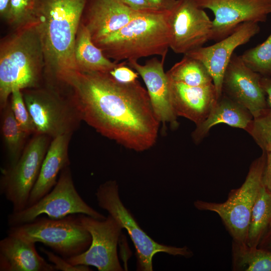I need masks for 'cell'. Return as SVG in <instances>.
<instances>
[{
	"label": "cell",
	"mask_w": 271,
	"mask_h": 271,
	"mask_svg": "<svg viewBox=\"0 0 271 271\" xmlns=\"http://www.w3.org/2000/svg\"><path fill=\"white\" fill-rule=\"evenodd\" d=\"M81 120L103 136L137 152L156 143L160 122L138 80L123 83L108 72L77 71L61 84Z\"/></svg>",
	"instance_id": "6da1fadb"
},
{
	"label": "cell",
	"mask_w": 271,
	"mask_h": 271,
	"mask_svg": "<svg viewBox=\"0 0 271 271\" xmlns=\"http://www.w3.org/2000/svg\"><path fill=\"white\" fill-rule=\"evenodd\" d=\"M87 2L38 0L35 23L43 48L48 84L58 86L78 71L74 45Z\"/></svg>",
	"instance_id": "7a4b0ae2"
},
{
	"label": "cell",
	"mask_w": 271,
	"mask_h": 271,
	"mask_svg": "<svg viewBox=\"0 0 271 271\" xmlns=\"http://www.w3.org/2000/svg\"><path fill=\"white\" fill-rule=\"evenodd\" d=\"M45 61L35 23L14 30L0 43V108L12 92L42 86Z\"/></svg>",
	"instance_id": "3957f363"
},
{
	"label": "cell",
	"mask_w": 271,
	"mask_h": 271,
	"mask_svg": "<svg viewBox=\"0 0 271 271\" xmlns=\"http://www.w3.org/2000/svg\"><path fill=\"white\" fill-rule=\"evenodd\" d=\"M169 17L167 10L138 11L123 27L94 44L117 63L153 55L164 60L170 48Z\"/></svg>",
	"instance_id": "277c9868"
},
{
	"label": "cell",
	"mask_w": 271,
	"mask_h": 271,
	"mask_svg": "<svg viewBox=\"0 0 271 271\" xmlns=\"http://www.w3.org/2000/svg\"><path fill=\"white\" fill-rule=\"evenodd\" d=\"M266 153L251 163L242 185L229 192L227 199L221 203L196 200L194 205L200 210L217 214L232 238V241L246 244L248 228L253 206L263 185L262 177Z\"/></svg>",
	"instance_id": "5b68a950"
},
{
	"label": "cell",
	"mask_w": 271,
	"mask_h": 271,
	"mask_svg": "<svg viewBox=\"0 0 271 271\" xmlns=\"http://www.w3.org/2000/svg\"><path fill=\"white\" fill-rule=\"evenodd\" d=\"M7 232L29 242H40L65 259L83 252L91 242L78 214L61 218L40 216L31 222L10 226Z\"/></svg>",
	"instance_id": "8992f818"
},
{
	"label": "cell",
	"mask_w": 271,
	"mask_h": 271,
	"mask_svg": "<svg viewBox=\"0 0 271 271\" xmlns=\"http://www.w3.org/2000/svg\"><path fill=\"white\" fill-rule=\"evenodd\" d=\"M95 196L98 205L107 211L127 230L136 250L138 270L152 271L153 258L159 252L186 258L192 256V251L186 246L180 247L166 245L157 242L150 237L122 203L116 181L110 180L100 185Z\"/></svg>",
	"instance_id": "52a82bcc"
},
{
	"label": "cell",
	"mask_w": 271,
	"mask_h": 271,
	"mask_svg": "<svg viewBox=\"0 0 271 271\" xmlns=\"http://www.w3.org/2000/svg\"><path fill=\"white\" fill-rule=\"evenodd\" d=\"M22 91L36 133L53 139L72 134L78 127L81 119L69 98L61 90L47 84Z\"/></svg>",
	"instance_id": "ba28073f"
},
{
	"label": "cell",
	"mask_w": 271,
	"mask_h": 271,
	"mask_svg": "<svg viewBox=\"0 0 271 271\" xmlns=\"http://www.w3.org/2000/svg\"><path fill=\"white\" fill-rule=\"evenodd\" d=\"M83 214L103 220L106 217L87 204L75 188L69 166L60 172L52 189L39 201L23 210L12 212L8 216L9 226L33 221L42 215L52 218H61L71 214Z\"/></svg>",
	"instance_id": "9c48e42d"
},
{
	"label": "cell",
	"mask_w": 271,
	"mask_h": 271,
	"mask_svg": "<svg viewBox=\"0 0 271 271\" xmlns=\"http://www.w3.org/2000/svg\"><path fill=\"white\" fill-rule=\"evenodd\" d=\"M34 135L16 164L2 170L0 193L11 203L13 212L27 206L51 143L46 135Z\"/></svg>",
	"instance_id": "30bf717a"
},
{
	"label": "cell",
	"mask_w": 271,
	"mask_h": 271,
	"mask_svg": "<svg viewBox=\"0 0 271 271\" xmlns=\"http://www.w3.org/2000/svg\"><path fill=\"white\" fill-rule=\"evenodd\" d=\"M78 217L89 232L91 242L85 251L66 260L73 265L93 266L99 271L123 270L117 251L122 226L109 214L103 220L83 214Z\"/></svg>",
	"instance_id": "8fae6325"
},
{
	"label": "cell",
	"mask_w": 271,
	"mask_h": 271,
	"mask_svg": "<svg viewBox=\"0 0 271 271\" xmlns=\"http://www.w3.org/2000/svg\"><path fill=\"white\" fill-rule=\"evenodd\" d=\"M169 22L170 48L177 54H187L211 40L212 21L195 0H177Z\"/></svg>",
	"instance_id": "7c38bea8"
},
{
	"label": "cell",
	"mask_w": 271,
	"mask_h": 271,
	"mask_svg": "<svg viewBox=\"0 0 271 271\" xmlns=\"http://www.w3.org/2000/svg\"><path fill=\"white\" fill-rule=\"evenodd\" d=\"M201 9L214 16L211 40L219 41L245 22H266L271 14V0H195Z\"/></svg>",
	"instance_id": "4fadbf2b"
},
{
	"label": "cell",
	"mask_w": 271,
	"mask_h": 271,
	"mask_svg": "<svg viewBox=\"0 0 271 271\" xmlns=\"http://www.w3.org/2000/svg\"><path fill=\"white\" fill-rule=\"evenodd\" d=\"M261 77L245 65L240 56L233 54L223 79L222 93L245 107L253 118L268 112Z\"/></svg>",
	"instance_id": "5bb4252c"
},
{
	"label": "cell",
	"mask_w": 271,
	"mask_h": 271,
	"mask_svg": "<svg viewBox=\"0 0 271 271\" xmlns=\"http://www.w3.org/2000/svg\"><path fill=\"white\" fill-rule=\"evenodd\" d=\"M260 31L258 24L245 22L238 25L226 37L215 44L201 47L185 54L201 61L213 79L217 100L222 94V83L226 69L238 47L247 43Z\"/></svg>",
	"instance_id": "9a60e30c"
},
{
	"label": "cell",
	"mask_w": 271,
	"mask_h": 271,
	"mask_svg": "<svg viewBox=\"0 0 271 271\" xmlns=\"http://www.w3.org/2000/svg\"><path fill=\"white\" fill-rule=\"evenodd\" d=\"M164 61L153 58L141 64L137 60H130L127 65L143 79L153 109L160 123H169L176 127L177 115L172 106L170 81L164 71Z\"/></svg>",
	"instance_id": "2e32d148"
},
{
	"label": "cell",
	"mask_w": 271,
	"mask_h": 271,
	"mask_svg": "<svg viewBox=\"0 0 271 271\" xmlns=\"http://www.w3.org/2000/svg\"><path fill=\"white\" fill-rule=\"evenodd\" d=\"M138 11L117 0H87L81 22L95 43L123 27Z\"/></svg>",
	"instance_id": "e0dca14e"
},
{
	"label": "cell",
	"mask_w": 271,
	"mask_h": 271,
	"mask_svg": "<svg viewBox=\"0 0 271 271\" xmlns=\"http://www.w3.org/2000/svg\"><path fill=\"white\" fill-rule=\"evenodd\" d=\"M169 81L172 103L176 115L192 121L196 125L202 123L217 100L213 83L192 86Z\"/></svg>",
	"instance_id": "ac0fdd59"
},
{
	"label": "cell",
	"mask_w": 271,
	"mask_h": 271,
	"mask_svg": "<svg viewBox=\"0 0 271 271\" xmlns=\"http://www.w3.org/2000/svg\"><path fill=\"white\" fill-rule=\"evenodd\" d=\"M1 271H55L37 252L36 243L7 235L0 240Z\"/></svg>",
	"instance_id": "d6986e66"
},
{
	"label": "cell",
	"mask_w": 271,
	"mask_h": 271,
	"mask_svg": "<svg viewBox=\"0 0 271 271\" xmlns=\"http://www.w3.org/2000/svg\"><path fill=\"white\" fill-rule=\"evenodd\" d=\"M72 134H63L51 141L27 206L33 205L48 193L56 185L61 171L70 166L68 147Z\"/></svg>",
	"instance_id": "ffe728a7"
},
{
	"label": "cell",
	"mask_w": 271,
	"mask_h": 271,
	"mask_svg": "<svg viewBox=\"0 0 271 271\" xmlns=\"http://www.w3.org/2000/svg\"><path fill=\"white\" fill-rule=\"evenodd\" d=\"M253 118L248 110L222 93L207 117L196 125L192 137L194 141L199 142L212 126L219 123L246 130Z\"/></svg>",
	"instance_id": "44dd1931"
},
{
	"label": "cell",
	"mask_w": 271,
	"mask_h": 271,
	"mask_svg": "<svg viewBox=\"0 0 271 271\" xmlns=\"http://www.w3.org/2000/svg\"><path fill=\"white\" fill-rule=\"evenodd\" d=\"M74 57L79 71L109 72L119 63L107 58L93 43L88 30L81 22L75 42Z\"/></svg>",
	"instance_id": "7402d4cb"
},
{
	"label": "cell",
	"mask_w": 271,
	"mask_h": 271,
	"mask_svg": "<svg viewBox=\"0 0 271 271\" xmlns=\"http://www.w3.org/2000/svg\"><path fill=\"white\" fill-rule=\"evenodd\" d=\"M270 227L271 194L262 185L251 213L246 244L257 247Z\"/></svg>",
	"instance_id": "603a6c76"
},
{
	"label": "cell",
	"mask_w": 271,
	"mask_h": 271,
	"mask_svg": "<svg viewBox=\"0 0 271 271\" xmlns=\"http://www.w3.org/2000/svg\"><path fill=\"white\" fill-rule=\"evenodd\" d=\"M1 110V132L9 159L8 167L14 165L20 157L29 136L20 127L13 113L10 100Z\"/></svg>",
	"instance_id": "cb8c5ba5"
},
{
	"label": "cell",
	"mask_w": 271,
	"mask_h": 271,
	"mask_svg": "<svg viewBox=\"0 0 271 271\" xmlns=\"http://www.w3.org/2000/svg\"><path fill=\"white\" fill-rule=\"evenodd\" d=\"M232 270L271 271V250L232 242Z\"/></svg>",
	"instance_id": "d4e9b609"
},
{
	"label": "cell",
	"mask_w": 271,
	"mask_h": 271,
	"mask_svg": "<svg viewBox=\"0 0 271 271\" xmlns=\"http://www.w3.org/2000/svg\"><path fill=\"white\" fill-rule=\"evenodd\" d=\"M166 74L170 80L189 86H203L213 83L205 65L199 60L186 55Z\"/></svg>",
	"instance_id": "484cf974"
},
{
	"label": "cell",
	"mask_w": 271,
	"mask_h": 271,
	"mask_svg": "<svg viewBox=\"0 0 271 271\" xmlns=\"http://www.w3.org/2000/svg\"><path fill=\"white\" fill-rule=\"evenodd\" d=\"M245 65L262 76L271 77V33L259 45L240 56Z\"/></svg>",
	"instance_id": "4316f807"
},
{
	"label": "cell",
	"mask_w": 271,
	"mask_h": 271,
	"mask_svg": "<svg viewBox=\"0 0 271 271\" xmlns=\"http://www.w3.org/2000/svg\"><path fill=\"white\" fill-rule=\"evenodd\" d=\"M38 0H11L5 19L14 30L35 23Z\"/></svg>",
	"instance_id": "83f0119b"
},
{
	"label": "cell",
	"mask_w": 271,
	"mask_h": 271,
	"mask_svg": "<svg viewBox=\"0 0 271 271\" xmlns=\"http://www.w3.org/2000/svg\"><path fill=\"white\" fill-rule=\"evenodd\" d=\"M246 131L262 152H271V116L268 113L253 118Z\"/></svg>",
	"instance_id": "f1b7e54d"
},
{
	"label": "cell",
	"mask_w": 271,
	"mask_h": 271,
	"mask_svg": "<svg viewBox=\"0 0 271 271\" xmlns=\"http://www.w3.org/2000/svg\"><path fill=\"white\" fill-rule=\"evenodd\" d=\"M10 102L14 115L20 127L29 135L35 134L36 127L26 106L22 91L14 90L11 95Z\"/></svg>",
	"instance_id": "f546056e"
},
{
	"label": "cell",
	"mask_w": 271,
	"mask_h": 271,
	"mask_svg": "<svg viewBox=\"0 0 271 271\" xmlns=\"http://www.w3.org/2000/svg\"><path fill=\"white\" fill-rule=\"evenodd\" d=\"M40 250L46 255L48 261L54 266L56 270L62 271H89V266L85 265H73L69 263L66 259L53 251L48 250L44 248H40Z\"/></svg>",
	"instance_id": "4dcf8cb0"
},
{
	"label": "cell",
	"mask_w": 271,
	"mask_h": 271,
	"mask_svg": "<svg viewBox=\"0 0 271 271\" xmlns=\"http://www.w3.org/2000/svg\"><path fill=\"white\" fill-rule=\"evenodd\" d=\"M126 65L127 63L125 61L119 63L108 73L115 80L121 83H129L138 80L139 74Z\"/></svg>",
	"instance_id": "1f68e13d"
},
{
	"label": "cell",
	"mask_w": 271,
	"mask_h": 271,
	"mask_svg": "<svg viewBox=\"0 0 271 271\" xmlns=\"http://www.w3.org/2000/svg\"><path fill=\"white\" fill-rule=\"evenodd\" d=\"M262 183L265 189L271 194V152L266 153V159L263 174Z\"/></svg>",
	"instance_id": "d6a6232c"
},
{
	"label": "cell",
	"mask_w": 271,
	"mask_h": 271,
	"mask_svg": "<svg viewBox=\"0 0 271 271\" xmlns=\"http://www.w3.org/2000/svg\"><path fill=\"white\" fill-rule=\"evenodd\" d=\"M129 8L137 11L156 9L146 0H117ZM158 10V9H157Z\"/></svg>",
	"instance_id": "836d02e7"
},
{
	"label": "cell",
	"mask_w": 271,
	"mask_h": 271,
	"mask_svg": "<svg viewBox=\"0 0 271 271\" xmlns=\"http://www.w3.org/2000/svg\"><path fill=\"white\" fill-rule=\"evenodd\" d=\"M260 84L266 96L268 107V114L271 116V77L261 76Z\"/></svg>",
	"instance_id": "e575fe53"
},
{
	"label": "cell",
	"mask_w": 271,
	"mask_h": 271,
	"mask_svg": "<svg viewBox=\"0 0 271 271\" xmlns=\"http://www.w3.org/2000/svg\"><path fill=\"white\" fill-rule=\"evenodd\" d=\"M154 8L160 10H171L177 0H146Z\"/></svg>",
	"instance_id": "d590c367"
},
{
	"label": "cell",
	"mask_w": 271,
	"mask_h": 271,
	"mask_svg": "<svg viewBox=\"0 0 271 271\" xmlns=\"http://www.w3.org/2000/svg\"><path fill=\"white\" fill-rule=\"evenodd\" d=\"M257 247L262 249L271 250V227L263 236Z\"/></svg>",
	"instance_id": "8d00e7d4"
},
{
	"label": "cell",
	"mask_w": 271,
	"mask_h": 271,
	"mask_svg": "<svg viewBox=\"0 0 271 271\" xmlns=\"http://www.w3.org/2000/svg\"><path fill=\"white\" fill-rule=\"evenodd\" d=\"M10 4L11 0H0V16L5 20L9 11Z\"/></svg>",
	"instance_id": "74e56055"
}]
</instances>
